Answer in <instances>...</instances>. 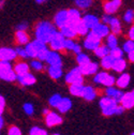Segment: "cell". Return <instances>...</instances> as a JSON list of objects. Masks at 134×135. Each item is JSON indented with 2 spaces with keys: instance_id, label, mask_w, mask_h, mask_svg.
Segmentation results:
<instances>
[{
  "instance_id": "cell-43",
  "label": "cell",
  "mask_w": 134,
  "mask_h": 135,
  "mask_svg": "<svg viewBox=\"0 0 134 135\" xmlns=\"http://www.w3.org/2000/svg\"><path fill=\"white\" fill-rule=\"evenodd\" d=\"M29 135H48V134L44 129H42L40 127H33V128H31Z\"/></svg>"
},
{
  "instance_id": "cell-48",
  "label": "cell",
  "mask_w": 134,
  "mask_h": 135,
  "mask_svg": "<svg viewBox=\"0 0 134 135\" xmlns=\"http://www.w3.org/2000/svg\"><path fill=\"white\" fill-rule=\"evenodd\" d=\"M112 18H113V15H111V14H104V15L102 16L101 21H102L103 24H105V25L108 26V24H109V22H111Z\"/></svg>"
},
{
  "instance_id": "cell-30",
  "label": "cell",
  "mask_w": 134,
  "mask_h": 135,
  "mask_svg": "<svg viewBox=\"0 0 134 135\" xmlns=\"http://www.w3.org/2000/svg\"><path fill=\"white\" fill-rule=\"evenodd\" d=\"M85 85L84 84H72L69 87V91L74 97H83Z\"/></svg>"
},
{
  "instance_id": "cell-20",
  "label": "cell",
  "mask_w": 134,
  "mask_h": 135,
  "mask_svg": "<svg viewBox=\"0 0 134 135\" xmlns=\"http://www.w3.org/2000/svg\"><path fill=\"white\" fill-rule=\"evenodd\" d=\"M120 105L125 109H131L134 107V95L132 94L131 91L123 93V97L120 101Z\"/></svg>"
},
{
  "instance_id": "cell-52",
  "label": "cell",
  "mask_w": 134,
  "mask_h": 135,
  "mask_svg": "<svg viewBox=\"0 0 134 135\" xmlns=\"http://www.w3.org/2000/svg\"><path fill=\"white\" fill-rule=\"evenodd\" d=\"M72 52H73L74 54H76V55H77V54H79V53L82 52V46H80L79 44H77V43H76V44H75V46H74V48H73V50H72Z\"/></svg>"
},
{
  "instance_id": "cell-19",
  "label": "cell",
  "mask_w": 134,
  "mask_h": 135,
  "mask_svg": "<svg viewBox=\"0 0 134 135\" xmlns=\"http://www.w3.org/2000/svg\"><path fill=\"white\" fill-rule=\"evenodd\" d=\"M82 22L88 27L89 30H91L94 26H97L100 23V18L94 14H86L82 16Z\"/></svg>"
},
{
  "instance_id": "cell-22",
  "label": "cell",
  "mask_w": 134,
  "mask_h": 135,
  "mask_svg": "<svg viewBox=\"0 0 134 135\" xmlns=\"http://www.w3.org/2000/svg\"><path fill=\"white\" fill-rule=\"evenodd\" d=\"M68 18H69V24L72 26H75L82 21V14L79 10L77 9H69L68 10Z\"/></svg>"
},
{
  "instance_id": "cell-21",
  "label": "cell",
  "mask_w": 134,
  "mask_h": 135,
  "mask_svg": "<svg viewBox=\"0 0 134 135\" xmlns=\"http://www.w3.org/2000/svg\"><path fill=\"white\" fill-rule=\"evenodd\" d=\"M59 32L61 33V35H62L65 39H74V38L77 36L76 30H75V27L72 26V25H70V24L61 27V28L59 29Z\"/></svg>"
},
{
  "instance_id": "cell-44",
  "label": "cell",
  "mask_w": 134,
  "mask_h": 135,
  "mask_svg": "<svg viewBox=\"0 0 134 135\" xmlns=\"http://www.w3.org/2000/svg\"><path fill=\"white\" fill-rule=\"evenodd\" d=\"M76 42L74 41V39H65L64 42V50H69V52H72L74 46H75Z\"/></svg>"
},
{
  "instance_id": "cell-5",
  "label": "cell",
  "mask_w": 134,
  "mask_h": 135,
  "mask_svg": "<svg viewBox=\"0 0 134 135\" xmlns=\"http://www.w3.org/2000/svg\"><path fill=\"white\" fill-rule=\"evenodd\" d=\"M44 46H46V44H44V43H42L41 41L35 39L33 41H30L28 44H26L24 47H25V50H26V53H27L28 58L36 59L38 53L40 52V50H41Z\"/></svg>"
},
{
  "instance_id": "cell-15",
  "label": "cell",
  "mask_w": 134,
  "mask_h": 135,
  "mask_svg": "<svg viewBox=\"0 0 134 135\" xmlns=\"http://www.w3.org/2000/svg\"><path fill=\"white\" fill-rule=\"evenodd\" d=\"M45 62L51 65V66H62V58L59 52H55V50H51L45 60Z\"/></svg>"
},
{
  "instance_id": "cell-56",
  "label": "cell",
  "mask_w": 134,
  "mask_h": 135,
  "mask_svg": "<svg viewBox=\"0 0 134 135\" xmlns=\"http://www.w3.org/2000/svg\"><path fill=\"white\" fill-rule=\"evenodd\" d=\"M4 3H6V0H0V10L3 9L4 7Z\"/></svg>"
},
{
  "instance_id": "cell-6",
  "label": "cell",
  "mask_w": 134,
  "mask_h": 135,
  "mask_svg": "<svg viewBox=\"0 0 134 135\" xmlns=\"http://www.w3.org/2000/svg\"><path fill=\"white\" fill-rule=\"evenodd\" d=\"M64 80L66 84L72 85V84H84V75L79 69V66H75L70 70L64 76Z\"/></svg>"
},
{
  "instance_id": "cell-41",
  "label": "cell",
  "mask_w": 134,
  "mask_h": 135,
  "mask_svg": "<svg viewBox=\"0 0 134 135\" xmlns=\"http://www.w3.org/2000/svg\"><path fill=\"white\" fill-rule=\"evenodd\" d=\"M61 99H62V97L60 94L55 93V94H53L51 98L48 99V103H49V105H51L52 107H57V105L59 104Z\"/></svg>"
},
{
  "instance_id": "cell-42",
  "label": "cell",
  "mask_w": 134,
  "mask_h": 135,
  "mask_svg": "<svg viewBox=\"0 0 134 135\" xmlns=\"http://www.w3.org/2000/svg\"><path fill=\"white\" fill-rule=\"evenodd\" d=\"M133 49H134V41H132V40H127V41L123 43V45H122L123 53L129 54L130 52H132Z\"/></svg>"
},
{
  "instance_id": "cell-29",
  "label": "cell",
  "mask_w": 134,
  "mask_h": 135,
  "mask_svg": "<svg viewBox=\"0 0 134 135\" xmlns=\"http://www.w3.org/2000/svg\"><path fill=\"white\" fill-rule=\"evenodd\" d=\"M97 90L92 87V86H85V89H84V93H83V97L86 101L88 102H91L93 101L95 98H97Z\"/></svg>"
},
{
  "instance_id": "cell-28",
  "label": "cell",
  "mask_w": 134,
  "mask_h": 135,
  "mask_svg": "<svg viewBox=\"0 0 134 135\" xmlns=\"http://www.w3.org/2000/svg\"><path fill=\"white\" fill-rule=\"evenodd\" d=\"M56 108H57L61 114L68 113V112L72 108V101H71L69 98H62Z\"/></svg>"
},
{
  "instance_id": "cell-27",
  "label": "cell",
  "mask_w": 134,
  "mask_h": 135,
  "mask_svg": "<svg viewBox=\"0 0 134 135\" xmlns=\"http://www.w3.org/2000/svg\"><path fill=\"white\" fill-rule=\"evenodd\" d=\"M13 69H14V72L16 73V75H24V74L29 72L30 66L25 61H18V62L15 63Z\"/></svg>"
},
{
  "instance_id": "cell-7",
  "label": "cell",
  "mask_w": 134,
  "mask_h": 135,
  "mask_svg": "<svg viewBox=\"0 0 134 135\" xmlns=\"http://www.w3.org/2000/svg\"><path fill=\"white\" fill-rule=\"evenodd\" d=\"M101 44H102V40L100 38H98L95 35H93L91 31L88 32V35L86 36L85 40L83 42V46L87 50H91V52H93V50Z\"/></svg>"
},
{
  "instance_id": "cell-3",
  "label": "cell",
  "mask_w": 134,
  "mask_h": 135,
  "mask_svg": "<svg viewBox=\"0 0 134 135\" xmlns=\"http://www.w3.org/2000/svg\"><path fill=\"white\" fill-rule=\"evenodd\" d=\"M99 104H100V107H101V110L104 116L108 117V116L116 115V108L118 106V103H116L112 98H108L106 95L101 98L99 101Z\"/></svg>"
},
{
  "instance_id": "cell-16",
  "label": "cell",
  "mask_w": 134,
  "mask_h": 135,
  "mask_svg": "<svg viewBox=\"0 0 134 135\" xmlns=\"http://www.w3.org/2000/svg\"><path fill=\"white\" fill-rule=\"evenodd\" d=\"M45 123L47 127H55L62 123V118L55 112H49L47 115H45Z\"/></svg>"
},
{
  "instance_id": "cell-1",
  "label": "cell",
  "mask_w": 134,
  "mask_h": 135,
  "mask_svg": "<svg viewBox=\"0 0 134 135\" xmlns=\"http://www.w3.org/2000/svg\"><path fill=\"white\" fill-rule=\"evenodd\" d=\"M57 31V27L54 25V23L48 21H41L37 23L35 27V36L37 40L44 44H48Z\"/></svg>"
},
{
  "instance_id": "cell-26",
  "label": "cell",
  "mask_w": 134,
  "mask_h": 135,
  "mask_svg": "<svg viewBox=\"0 0 134 135\" xmlns=\"http://www.w3.org/2000/svg\"><path fill=\"white\" fill-rule=\"evenodd\" d=\"M127 60L125 58H119V59H115L114 60V63H113V68L112 70L117 72V73H122L126 71L127 69Z\"/></svg>"
},
{
  "instance_id": "cell-13",
  "label": "cell",
  "mask_w": 134,
  "mask_h": 135,
  "mask_svg": "<svg viewBox=\"0 0 134 135\" xmlns=\"http://www.w3.org/2000/svg\"><path fill=\"white\" fill-rule=\"evenodd\" d=\"M79 69L84 76H91L94 75L97 72H99V64L94 61H89L88 63L79 66Z\"/></svg>"
},
{
  "instance_id": "cell-25",
  "label": "cell",
  "mask_w": 134,
  "mask_h": 135,
  "mask_svg": "<svg viewBox=\"0 0 134 135\" xmlns=\"http://www.w3.org/2000/svg\"><path fill=\"white\" fill-rule=\"evenodd\" d=\"M47 73H48V75H49V77H51V78H53L55 80H58L63 75L62 66H51V65H48Z\"/></svg>"
},
{
  "instance_id": "cell-23",
  "label": "cell",
  "mask_w": 134,
  "mask_h": 135,
  "mask_svg": "<svg viewBox=\"0 0 134 135\" xmlns=\"http://www.w3.org/2000/svg\"><path fill=\"white\" fill-rule=\"evenodd\" d=\"M15 41L20 46H25L30 42V37L27 33V31H21L16 30L15 32Z\"/></svg>"
},
{
  "instance_id": "cell-39",
  "label": "cell",
  "mask_w": 134,
  "mask_h": 135,
  "mask_svg": "<svg viewBox=\"0 0 134 135\" xmlns=\"http://www.w3.org/2000/svg\"><path fill=\"white\" fill-rule=\"evenodd\" d=\"M49 52H51V49H49L48 47H47V45L46 46H44L40 52L38 53V55H37V58L36 59H38V60H41V61H45L46 60V58H47V56H48V54H49Z\"/></svg>"
},
{
  "instance_id": "cell-57",
  "label": "cell",
  "mask_w": 134,
  "mask_h": 135,
  "mask_svg": "<svg viewBox=\"0 0 134 135\" xmlns=\"http://www.w3.org/2000/svg\"><path fill=\"white\" fill-rule=\"evenodd\" d=\"M35 1H36L38 4H42V3H45L47 0H35Z\"/></svg>"
},
{
  "instance_id": "cell-24",
  "label": "cell",
  "mask_w": 134,
  "mask_h": 135,
  "mask_svg": "<svg viewBox=\"0 0 134 135\" xmlns=\"http://www.w3.org/2000/svg\"><path fill=\"white\" fill-rule=\"evenodd\" d=\"M108 27H109L111 33H113V35L118 36L121 33V22L118 17H116V16H113V18L111 20V22L108 24Z\"/></svg>"
},
{
  "instance_id": "cell-2",
  "label": "cell",
  "mask_w": 134,
  "mask_h": 135,
  "mask_svg": "<svg viewBox=\"0 0 134 135\" xmlns=\"http://www.w3.org/2000/svg\"><path fill=\"white\" fill-rule=\"evenodd\" d=\"M16 73L12 66V63L9 61H0V79L4 81H15L16 80Z\"/></svg>"
},
{
  "instance_id": "cell-59",
  "label": "cell",
  "mask_w": 134,
  "mask_h": 135,
  "mask_svg": "<svg viewBox=\"0 0 134 135\" xmlns=\"http://www.w3.org/2000/svg\"><path fill=\"white\" fill-rule=\"evenodd\" d=\"M131 92H132V94H133V95H134V89H133V90H132V91H131Z\"/></svg>"
},
{
  "instance_id": "cell-37",
  "label": "cell",
  "mask_w": 134,
  "mask_h": 135,
  "mask_svg": "<svg viewBox=\"0 0 134 135\" xmlns=\"http://www.w3.org/2000/svg\"><path fill=\"white\" fill-rule=\"evenodd\" d=\"M29 66H30V69H32L33 71L40 72V71H42V70L44 69V63H43V61H41V60L33 59V60L30 61Z\"/></svg>"
},
{
  "instance_id": "cell-61",
  "label": "cell",
  "mask_w": 134,
  "mask_h": 135,
  "mask_svg": "<svg viewBox=\"0 0 134 135\" xmlns=\"http://www.w3.org/2000/svg\"><path fill=\"white\" fill-rule=\"evenodd\" d=\"M53 135H60V134H53Z\"/></svg>"
},
{
  "instance_id": "cell-49",
  "label": "cell",
  "mask_w": 134,
  "mask_h": 135,
  "mask_svg": "<svg viewBox=\"0 0 134 135\" xmlns=\"http://www.w3.org/2000/svg\"><path fill=\"white\" fill-rule=\"evenodd\" d=\"M4 107H6V99L3 95L0 94V116L2 115L3 110H4Z\"/></svg>"
},
{
  "instance_id": "cell-18",
  "label": "cell",
  "mask_w": 134,
  "mask_h": 135,
  "mask_svg": "<svg viewBox=\"0 0 134 135\" xmlns=\"http://www.w3.org/2000/svg\"><path fill=\"white\" fill-rule=\"evenodd\" d=\"M130 81H131V76L130 74L126 73V72H122L120 73V75L116 78V86L117 88H119V89H125L127 88L129 85H130Z\"/></svg>"
},
{
  "instance_id": "cell-60",
  "label": "cell",
  "mask_w": 134,
  "mask_h": 135,
  "mask_svg": "<svg viewBox=\"0 0 134 135\" xmlns=\"http://www.w3.org/2000/svg\"><path fill=\"white\" fill-rule=\"evenodd\" d=\"M131 135H134V132H133V133H131Z\"/></svg>"
},
{
  "instance_id": "cell-14",
  "label": "cell",
  "mask_w": 134,
  "mask_h": 135,
  "mask_svg": "<svg viewBox=\"0 0 134 135\" xmlns=\"http://www.w3.org/2000/svg\"><path fill=\"white\" fill-rule=\"evenodd\" d=\"M123 91H121V89H119V88H116V87H114V86H111V87H106V89H105V94H106V97H108V98H112L116 103H120V101H121V99H122V97H123Z\"/></svg>"
},
{
  "instance_id": "cell-31",
  "label": "cell",
  "mask_w": 134,
  "mask_h": 135,
  "mask_svg": "<svg viewBox=\"0 0 134 135\" xmlns=\"http://www.w3.org/2000/svg\"><path fill=\"white\" fill-rule=\"evenodd\" d=\"M93 53H94V55H95V57H98V58H103V57H105V56H107V55H109V48L104 44V45H100V46H98L94 50H93Z\"/></svg>"
},
{
  "instance_id": "cell-55",
  "label": "cell",
  "mask_w": 134,
  "mask_h": 135,
  "mask_svg": "<svg viewBox=\"0 0 134 135\" xmlns=\"http://www.w3.org/2000/svg\"><path fill=\"white\" fill-rule=\"evenodd\" d=\"M3 124H4V121H3V118L0 116V130L2 129V127H3Z\"/></svg>"
},
{
  "instance_id": "cell-8",
  "label": "cell",
  "mask_w": 134,
  "mask_h": 135,
  "mask_svg": "<svg viewBox=\"0 0 134 135\" xmlns=\"http://www.w3.org/2000/svg\"><path fill=\"white\" fill-rule=\"evenodd\" d=\"M64 42H65V38L61 35L59 31H57L54 37L52 38V40L49 41V49L51 50H55V52H61L64 50Z\"/></svg>"
},
{
  "instance_id": "cell-33",
  "label": "cell",
  "mask_w": 134,
  "mask_h": 135,
  "mask_svg": "<svg viewBox=\"0 0 134 135\" xmlns=\"http://www.w3.org/2000/svg\"><path fill=\"white\" fill-rule=\"evenodd\" d=\"M105 45L112 49L118 46V38H117L116 35H113V33H109V35L105 38Z\"/></svg>"
},
{
  "instance_id": "cell-38",
  "label": "cell",
  "mask_w": 134,
  "mask_h": 135,
  "mask_svg": "<svg viewBox=\"0 0 134 135\" xmlns=\"http://www.w3.org/2000/svg\"><path fill=\"white\" fill-rule=\"evenodd\" d=\"M123 50H122V48H120V47H115V48H112V49H109V55L114 58V59H119V58H123Z\"/></svg>"
},
{
  "instance_id": "cell-58",
  "label": "cell",
  "mask_w": 134,
  "mask_h": 135,
  "mask_svg": "<svg viewBox=\"0 0 134 135\" xmlns=\"http://www.w3.org/2000/svg\"><path fill=\"white\" fill-rule=\"evenodd\" d=\"M48 113H49V110H48L47 108H44V109H43V114H44V115H47Z\"/></svg>"
},
{
  "instance_id": "cell-32",
  "label": "cell",
  "mask_w": 134,
  "mask_h": 135,
  "mask_svg": "<svg viewBox=\"0 0 134 135\" xmlns=\"http://www.w3.org/2000/svg\"><path fill=\"white\" fill-rule=\"evenodd\" d=\"M114 60H115V59H114L111 55H107V56L101 58V62H100V65H101V66H102V69H104L105 71H107V70H112Z\"/></svg>"
},
{
  "instance_id": "cell-17",
  "label": "cell",
  "mask_w": 134,
  "mask_h": 135,
  "mask_svg": "<svg viewBox=\"0 0 134 135\" xmlns=\"http://www.w3.org/2000/svg\"><path fill=\"white\" fill-rule=\"evenodd\" d=\"M16 80H17L22 86H32V85H35L36 84L37 78L32 73L28 72V73H26L24 75H17Z\"/></svg>"
},
{
  "instance_id": "cell-9",
  "label": "cell",
  "mask_w": 134,
  "mask_h": 135,
  "mask_svg": "<svg viewBox=\"0 0 134 135\" xmlns=\"http://www.w3.org/2000/svg\"><path fill=\"white\" fill-rule=\"evenodd\" d=\"M17 58V55H16L15 48L12 47H0V61H13Z\"/></svg>"
},
{
  "instance_id": "cell-50",
  "label": "cell",
  "mask_w": 134,
  "mask_h": 135,
  "mask_svg": "<svg viewBox=\"0 0 134 135\" xmlns=\"http://www.w3.org/2000/svg\"><path fill=\"white\" fill-rule=\"evenodd\" d=\"M28 23H26V22H23V23H20L17 26H16V29L17 30H21V31H27V29H28Z\"/></svg>"
},
{
  "instance_id": "cell-35",
  "label": "cell",
  "mask_w": 134,
  "mask_h": 135,
  "mask_svg": "<svg viewBox=\"0 0 134 135\" xmlns=\"http://www.w3.org/2000/svg\"><path fill=\"white\" fill-rule=\"evenodd\" d=\"M74 3L80 10H87L92 6L93 0H74Z\"/></svg>"
},
{
  "instance_id": "cell-53",
  "label": "cell",
  "mask_w": 134,
  "mask_h": 135,
  "mask_svg": "<svg viewBox=\"0 0 134 135\" xmlns=\"http://www.w3.org/2000/svg\"><path fill=\"white\" fill-rule=\"evenodd\" d=\"M123 112H125V108L121 105L118 104V106H117V108H116V115H121Z\"/></svg>"
},
{
  "instance_id": "cell-11",
  "label": "cell",
  "mask_w": 134,
  "mask_h": 135,
  "mask_svg": "<svg viewBox=\"0 0 134 135\" xmlns=\"http://www.w3.org/2000/svg\"><path fill=\"white\" fill-rule=\"evenodd\" d=\"M121 4H122V0H108V1L104 2L103 10H104L105 14L114 15L117 11L120 9Z\"/></svg>"
},
{
  "instance_id": "cell-34",
  "label": "cell",
  "mask_w": 134,
  "mask_h": 135,
  "mask_svg": "<svg viewBox=\"0 0 134 135\" xmlns=\"http://www.w3.org/2000/svg\"><path fill=\"white\" fill-rule=\"evenodd\" d=\"M75 30H76V33H77V36H80V37H83V36H87L88 35V32L90 31L89 29H88V27L84 24L82 21L78 23V24H76L75 26Z\"/></svg>"
},
{
  "instance_id": "cell-54",
  "label": "cell",
  "mask_w": 134,
  "mask_h": 135,
  "mask_svg": "<svg viewBox=\"0 0 134 135\" xmlns=\"http://www.w3.org/2000/svg\"><path fill=\"white\" fill-rule=\"evenodd\" d=\"M128 59H129L130 62L134 63V49L132 50V52H130V53L128 54Z\"/></svg>"
},
{
  "instance_id": "cell-51",
  "label": "cell",
  "mask_w": 134,
  "mask_h": 135,
  "mask_svg": "<svg viewBox=\"0 0 134 135\" xmlns=\"http://www.w3.org/2000/svg\"><path fill=\"white\" fill-rule=\"evenodd\" d=\"M128 37H129V40H132L134 41V26H132L129 31H128Z\"/></svg>"
},
{
  "instance_id": "cell-36",
  "label": "cell",
  "mask_w": 134,
  "mask_h": 135,
  "mask_svg": "<svg viewBox=\"0 0 134 135\" xmlns=\"http://www.w3.org/2000/svg\"><path fill=\"white\" fill-rule=\"evenodd\" d=\"M89 61H91V59H90V57H89L87 54H85V53L80 52L79 54L76 55V62H77L78 66H82V65H84V64H86V63H88Z\"/></svg>"
},
{
  "instance_id": "cell-12",
  "label": "cell",
  "mask_w": 134,
  "mask_h": 135,
  "mask_svg": "<svg viewBox=\"0 0 134 135\" xmlns=\"http://www.w3.org/2000/svg\"><path fill=\"white\" fill-rule=\"evenodd\" d=\"M93 35H95L98 38L100 39H105L109 33H111V30H109V27L103 23H99L97 26H94L91 30H90Z\"/></svg>"
},
{
  "instance_id": "cell-45",
  "label": "cell",
  "mask_w": 134,
  "mask_h": 135,
  "mask_svg": "<svg viewBox=\"0 0 134 135\" xmlns=\"http://www.w3.org/2000/svg\"><path fill=\"white\" fill-rule=\"evenodd\" d=\"M23 109H24V112H25L28 116H32L33 113H35V106L32 105V103H29V102H27V103L24 104Z\"/></svg>"
},
{
  "instance_id": "cell-40",
  "label": "cell",
  "mask_w": 134,
  "mask_h": 135,
  "mask_svg": "<svg viewBox=\"0 0 134 135\" xmlns=\"http://www.w3.org/2000/svg\"><path fill=\"white\" fill-rule=\"evenodd\" d=\"M123 22L127 23V24H132L134 22V11L132 9H129L127 10L125 13H123Z\"/></svg>"
},
{
  "instance_id": "cell-10",
  "label": "cell",
  "mask_w": 134,
  "mask_h": 135,
  "mask_svg": "<svg viewBox=\"0 0 134 135\" xmlns=\"http://www.w3.org/2000/svg\"><path fill=\"white\" fill-rule=\"evenodd\" d=\"M69 24V18H68V10H60L58 11L55 16H54V25L57 28H61L65 25Z\"/></svg>"
},
{
  "instance_id": "cell-47",
  "label": "cell",
  "mask_w": 134,
  "mask_h": 135,
  "mask_svg": "<svg viewBox=\"0 0 134 135\" xmlns=\"http://www.w3.org/2000/svg\"><path fill=\"white\" fill-rule=\"evenodd\" d=\"M8 135H23V133H22V131H21L20 128L13 126V127H11V128L9 129Z\"/></svg>"
},
{
  "instance_id": "cell-46",
  "label": "cell",
  "mask_w": 134,
  "mask_h": 135,
  "mask_svg": "<svg viewBox=\"0 0 134 135\" xmlns=\"http://www.w3.org/2000/svg\"><path fill=\"white\" fill-rule=\"evenodd\" d=\"M15 52H16V55L17 57L22 58V59H28V56H27V53L25 50V47H22V46H18L15 48Z\"/></svg>"
},
{
  "instance_id": "cell-4",
  "label": "cell",
  "mask_w": 134,
  "mask_h": 135,
  "mask_svg": "<svg viewBox=\"0 0 134 135\" xmlns=\"http://www.w3.org/2000/svg\"><path fill=\"white\" fill-rule=\"evenodd\" d=\"M93 83L97 84V85H102L105 87H111L115 85L116 78L114 75L109 74L107 71H101V72H97L93 75Z\"/></svg>"
}]
</instances>
